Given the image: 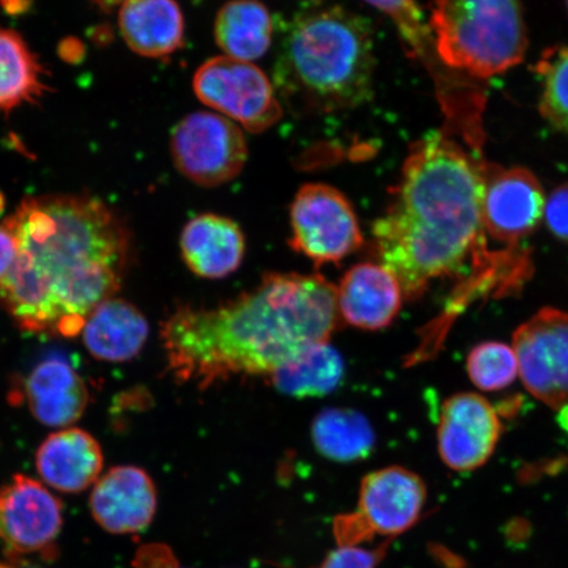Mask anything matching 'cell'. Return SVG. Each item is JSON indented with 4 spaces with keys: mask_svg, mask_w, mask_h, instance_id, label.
<instances>
[{
    "mask_svg": "<svg viewBox=\"0 0 568 568\" xmlns=\"http://www.w3.org/2000/svg\"><path fill=\"white\" fill-rule=\"evenodd\" d=\"M501 429L499 415L485 397L454 395L444 403L439 416V456L452 470H477L491 458Z\"/></svg>",
    "mask_w": 568,
    "mask_h": 568,
    "instance_id": "cell-13",
    "label": "cell"
},
{
    "mask_svg": "<svg viewBox=\"0 0 568 568\" xmlns=\"http://www.w3.org/2000/svg\"><path fill=\"white\" fill-rule=\"evenodd\" d=\"M82 332L83 343L95 358L126 362L144 349L149 324L133 304L111 297L91 312Z\"/></svg>",
    "mask_w": 568,
    "mask_h": 568,
    "instance_id": "cell-19",
    "label": "cell"
},
{
    "mask_svg": "<svg viewBox=\"0 0 568 568\" xmlns=\"http://www.w3.org/2000/svg\"><path fill=\"white\" fill-rule=\"evenodd\" d=\"M180 248L191 273L216 281L237 272L245 257L246 240L232 219L202 213L184 225Z\"/></svg>",
    "mask_w": 568,
    "mask_h": 568,
    "instance_id": "cell-16",
    "label": "cell"
},
{
    "mask_svg": "<svg viewBox=\"0 0 568 568\" xmlns=\"http://www.w3.org/2000/svg\"><path fill=\"white\" fill-rule=\"evenodd\" d=\"M539 110L557 130L568 134V45L551 49L538 62Z\"/></svg>",
    "mask_w": 568,
    "mask_h": 568,
    "instance_id": "cell-25",
    "label": "cell"
},
{
    "mask_svg": "<svg viewBox=\"0 0 568 568\" xmlns=\"http://www.w3.org/2000/svg\"><path fill=\"white\" fill-rule=\"evenodd\" d=\"M26 397L36 420L68 426L80 420L87 410L89 390L68 362L53 358L33 368L26 383Z\"/></svg>",
    "mask_w": 568,
    "mask_h": 568,
    "instance_id": "cell-18",
    "label": "cell"
},
{
    "mask_svg": "<svg viewBox=\"0 0 568 568\" xmlns=\"http://www.w3.org/2000/svg\"><path fill=\"white\" fill-rule=\"evenodd\" d=\"M386 546L372 550L357 545H341L318 568H376L385 557Z\"/></svg>",
    "mask_w": 568,
    "mask_h": 568,
    "instance_id": "cell-28",
    "label": "cell"
},
{
    "mask_svg": "<svg viewBox=\"0 0 568 568\" xmlns=\"http://www.w3.org/2000/svg\"><path fill=\"white\" fill-rule=\"evenodd\" d=\"M312 443L320 456L337 464H354L371 456L375 433L367 418L357 410L329 408L315 417Z\"/></svg>",
    "mask_w": 568,
    "mask_h": 568,
    "instance_id": "cell-22",
    "label": "cell"
},
{
    "mask_svg": "<svg viewBox=\"0 0 568 568\" xmlns=\"http://www.w3.org/2000/svg\"><path fill=\"white\" fill-rule=\"evenodd\" d=\"M290 230V246L316 267L339 264L365 244L352 202L325 183H307L297 191Z\"/></svg>",
    "mask_w": 568,
    "mask_h": 568,
    "instance_id": "cell-6",
    "label": "cell"
},
{
    "mask_svg": "<svg viewBox=\"0 0 568 568\" xmlns=\"http://www.w3.org/2000/svg\"><path fill=\"white\" fill-rule=\"evenodd\" d=\"M44 71L19 33L0 27V111L33 103L44 94Z\"/></svg>",
    "mask_w": 568,
    "mask_h": 568,
    "instance_id": "cell-24",
    "label": "cell"
},
{
    "mask_svg": "<svg viewBox=\"0 0 568 568\" xmlns=\"http://www.w3.org/2000/svg\"><path fill=\"white\" fill-rule=\"evenodd\" d=\"M341 324L336 286L320 274L272 273L217 307L180 305L163 322L169 372L207 389L236 376L272 375Z\"/></svg>",
    "mask_w": 568,
    "mask_h": 568,
    "instance_id": "cell-2",
    "label": "cell"
},
{
    "mask_svg": "<svg viewBox=\"0 0 568 568\" xmlns=\"http://www.w3.org/2000/svg\"><path fill=\"white\" fill-rule=\"evenodd\" d=\"M119 27L134 53L162 59L184 40V18L175 0H130L122 4Z\"/></svg>",
    "mask_w": 568,
    "mask_h": 568,
    "instance_id": "cell-20",
    "label": "cell"
},
{
    "mask_svg": "<svg viewBox=\"0 0 568 568\" xmlns=\"http://www.w3.org/2000/svg\"><path fill=\"white\" fill-rule=\"evenodd\" d=\"M4 225L18 253L0 304L21 329L77 337L122 286L131 248L124 223L95 197L53 194L24 199Z\"/></svg>",
    "mask_w": 568,
    "mask_h": 568,
    "instance_id": "cell-1",
    "label": "cell"
},
{
    "mask_svg": "<svg viewBox=\"0 0 568 568\" xmlns=\"http://www.w3.org/2000/svg\"><path fill=\"white\" fill-rule=\"evenodd\" d=\"M544 216L554 236L568 243V182L552 191Z\"/></svg>",
    "mask_w": 568,
    "mask_h": 568,
    "instance_id": "cell-29",
    "label": "cell"
},
{
    "mask_svg": "<svg viewBox=\"0 0 568 568\" xmlns=\"http://www.w3.org/2000/svg\"><path fill=\"white\" fill-rule=\"evenodd\" d=\"M344 373L343 357L331 343H324L288 362L266 379L282 394L304 399L331 394L343 381Z\"/></svg>",
    "mask_w": 568,
    "mask_h": 568,
    "instance_id": "cell-23",
    "label": "cell"
},
{
    "mask_svg": "<svg viewBox=\"0 0 568 568\" xmlns=\"http://www.w3.org/2000/svg\"><path fill=\"white\" fill-rule=\"evenodd\" d=\"M99 2L103 3L104 6H109V7H112V6H122L126 2H130V0H99Z\"/></svg>",
    "mask_w": 568,
    "mask_h": 568,
    "instance_id": "cell-32",
    "label": "cell"
},
{
    "mask_svg": "<svg viewBox=\"0 0 568 568\" xmlns=\"http://www.w3.org/2000/svg\"><path fill=\"white\" fill-rule=\"evenodd\" d=\"M159 568H183V567H178L176 564H175V560L172 558L168 559L165 564H163L162 566H160Z\"/></svg>",
    "mask_w": 568,
    "mask_h": 568,
    "instance_id": "cell-33",
    "label": "cell"
},
{
    "mask_svg": "<svg viewBox=\"0 0 568 568\" xmlns=\"http://www.w3.org/2000/svg\"><path fill=\"white\" fill-rule=\"evenodd\" d=\"M365 2L393 19L402 38L409 47L412 55L420 59L432 55L433 59H437L430 31L424 23L423 13L416 0H365Z\"/></svg>",
    "mask_w": 568,
    "mask_h": 568,
    "instance_id": "cell-27",
    "label": "cell"
},
{
    "mask_svg": "<svg viewBox=\"0 0 568 568\" xmlns=\"http://www.w3.org/2000/svg\"><path fill=\"white\" fill-rule=\"evenodd\" d=\"M404 300L400 282L381 262L352 266L336 286L341 322L361 331L388 328L399 315Z\"/></svg>",
    "mask_w": 568,
    "mask_h": 568,
    "instance_id": "cell-14",
    "label": "cell"
},
{
    "mask_svg": "<svg viewBox=\"0 0 568 568\" xmlns=\"http://www.w3.org/2000/svg\"><path fill=\"white\" fill-rule=\"evenodd\" d=\"M103 462L101 445L90 433L78 428L53 433L36 456L41 479L65 494H80L94 485Z\"/></svg>",
    "mask_w": 568,
    "mask_h": 568,
    "instance_id": "cell-17",
    "label": "cell"
},
{
    "mask_svg": "<svg viewBox=\"0 0 568 568\" xmlns=\"http://www.w3.org/2000/svg\"><path fill=\"white\" fill-rule=\"evenodd\" d=\"M483 226L488 236L515 247L536 231L545 215L541 183L529 170L483 162Z\"/></svg>",
    "mask_w": 568,
    "mask_h": 568,
    "instance_id": "cell-11",
    "label": "cell"
},
{
    "mask_svg": "<svg viewBox=\"0 0 568 568\" xmlns=\"http://www.w3.org/2000/svg\"><path fill=\"white\" fill-rule=\"evenodd\" d=\"M558 410L557 422L567 435H568V404H565L564 407H560Z\"/></svg>",
    "mask_w": 568,
    "mask_h": 568,
    "instance_id": "cell-31",
    "label": "cell"
},
{
    "mask_svg": "<svg viewBox=\"0 0 568 568\" xmlns=\"http://www.w3.org/2000/svg\"><path fill=\"white\" fill-rule=\"evenodd\" d=\"M62 504L40 481L16 475L0 489V542L11 554L51 548L62 529Z\"/></svg>",
    "mask_w": 568,
    "mask_h": 568,
    "instance_id": "cell-12",
    "label": "cell"
},
{
    "mask_svg": "<svg viewBox=\"0 0 568 568\" xmlns=\"http://www.w3.org/2000/svg\"><path fill=\"white\" fill-rule=\"evenodd\" d=\"M467 373L481 390H500L513 385L518 374L514 347L503 343H483L467 357Z\"/></svg>",
    "mask_w": 568,
    "mask_h": 568,
    "instance_id": "cell-26",
    "label": "cell"
},
{
    "mask_svg": "<svg viewBox=\"0 0 568 568\" xmlns=\"http://www.w3.org/2000/svg\"><path fill=\"white\" fill-rule=\"evenodd\" d=\"M483 162L443 133L412 148L394 202L373 225L381 264L400 282L407 301L494 257L481 219Z\"/></svg>",
    "mask_w": 568,
    "mask_h": 568,
    "instance_id": "cell-3",
    "label": "cell"
},
{
    "mask_svg": "<svg viewBox=\"0 0 568 568\" xmlns=\"http://www.w3.org/2000/svg\"><path fill=\"white\" fill-rule=\"evenodd\" d=\"M274 20L258 0H231L217 12L215 40L224 55L240 61H257L272 47Z\"/></svg>",
    "mask_w": 568,
    "mask_h": 568,
    "instance_id": "cell-21",
    "label": "cell"
},
{
    "mask_svg": "<svg viewBox=\"0 0 568 568\" xmlns=\"http://www.w3.org/2000/svg\"><path fill=\"white\" fill-rule=\"evenodd\" d=\"M567 7H568V0H566Z\"/></svg>",
    "mask_w": 568,
    "mask_h": 568,
    "instance_id": "cell-36",
    "label": "cell"
},
{
    "mask_svg": "<svg viewBox=\"0 0 568 568\" xmlns=\"http://www.w3.org/2000/svg\"><path fill=\"white\" fill-rule=\"evenodd\" d=\"M91 514L112 535L144 530L158 513V489L136 466H118L99 478L90 497Z\"/></svg>",
    "mask_w": 568,
    "mask_h": 568,
    "instance_id": "cell-15",
    "label": "cell"
},
{
    "mask_svg": "<svg viewBox=\"0 0 568 568\" xmlns=\"http://www.w3.org/2000/svg\"><path fill=\"white\" fill-rule=\"evenodd\" d=\"M3 209V201H2V197H0V210Z\"/></svg>",
    "mask_w": 568,
    "mask_h": 568,
    "instance_id": "cell-34",
    "label": "cell"
},
{
    "mask_svg": "<svg viewBox=\"0 0 568 568\" xmlns=\"http://www.w3.org/2000/svg\"><path fill=\"white\" fill-rule=\"evenodd\" d=\"M374 70L368 20L331 7L291 21L276 60L275 83L293 109L318 115L368 102Z\"/></svg>",
    "mask_w": 568,
    "mask_h": 568,
    "instance_id": "cell-4",
    "label": "cell"
},
{
    "mask_svg": "<svg viewBox=\"0 0 568 568\" xmlns=\"http://www.w3.org/2000/svg\"><path fill=\"white\" fill-rule=\"evenodd\" d=\"M0 568H11V567L6 566V565H0Z\"/></svg>",
    "mask_w": 568,
    "mask_h": 568,
    "instance_id": "cell-35",
    "label": "cell"
},
{
    "mask_svg": "<svg viewBox=\"0 0 568 568\" xmlns=\"http://www.w3.org/2000/svg\"><path fill=\"white\" fill-rule=\"evenodd\" d=\"M429 26L437 59L453 73L487 80L527 53L521 0H435Z\"/></svg>",
    "mask_w": 568,
    "mask_h": 568,
    "instance_id": "cell-5",
    "label": "cell"
},
{
    "mask_svg": "<svg viewBox=\"0 0 568 568\" xmlns=\"http://www.w3.org/2000/svg\"><path fill=\"white\" fill-rule=\"evenodd\" d=\"M426 497L424 480L408 468L388 466L367 474L361 481L357 513L337 523L341 545L402 535L420 520Z\"/></svg>",
    "mask_w": 568,
    "mask_h": 568,
    "instance_id": "cell-8",
    "label": "cell"
},
{
    "mask_svg": "<svg viewBox=\"0 0 568 568\" xmlns=\"http://www.w3.org/2000/svg\"><path fill=\"white\" fill-rule=\"evenodd\" d=\"M518 374L529 393L551 408L568 404V314L544 308L515 332Z\"/></svg>",
    "mask_w": 568,
    "mask_h": 568,
    "instance_id": "cell-10",
    "label": "cell"
},
{
    "mask_svg": "<svg viewBox=\"0 0 568 568\" xmlns=\"http://www.w3.org/2000/svg\"><path fill=\"white\" fill-rule=\"evenodd\" d=\"M17 241L7 226L0 225V283L9 275L17 260Z\"/></svg>",
    "mask_w": 568,
    "mask_h": 568,
    "instance_id": "cell-30",
    "label": "cell"
},
{
    "mask_svg": "<svg viewBox=\"0 0 568 568\" xmlns=\"http://www.w3.org/2000/svg\"><path fill=\"white\" fill-rule=\"evenodd\" d=\"M170 152L180 173L202 187H217L239 176L247 161L241 128L220 113H190L178 123Z\"/></svg>",
    "mask_w": 568,
    "mask_h": 568,
    "instance_id": "cell-9",
    "label": "cell"
},
{
    "mask_svg": "<svg viewBox=\"0 0 568 568\" xmlns=\"http://www.w3.org/2000/svg\"><path fill=\"white\" fill-rule=\"evenodd\" d=\"M193 87L199 101L247 132H265L282 119L272 81L252 62L213 57L196 70Z\"/></svg>",
    "mask_w": 568,
    "mask_h": 568,
    "instance_id": "cell-7",
    "label": "cell"
}]
</instances>
